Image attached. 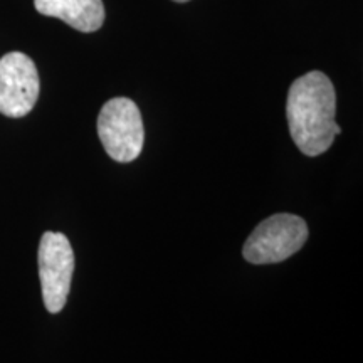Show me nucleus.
<instances>
[{
    "instance_id": "nucleus-1",
    "label": "nucleus",
    "mask_w": 363,
    "mask_h": 363,
    "mask_svg": "<svg viewBox=\"0 0 363 363\" xmlns=\"http://www.w3.org/2000/svg\"><path fill=\"white\" fill-rule=\"evenodd\" d=\"M335 113L337 93L328 76L311 71L294 81L288 91L286 116L299 152L318 157L333 145L335 136L342 133Z\"/></svg>"
},
{
    "instance_id": "nucleus-2",
    "label": "nucleus",
    "mask_w": 363,
    "mask_h": 363,
    "mask_svg": "<svg viewBox=\"0 0 363 363\" xmlns=\"http://www.w3.org/2000/svg\"><path fill=\"white\" fill-rule=\"evenodd\" d=\"M98 136L115 162L130 163L140 157L145 143L142 113L130 98H113L98 116Z\"/></svg>"
},
{
    "instance_id": "nucleus-3",
    "label": "nucleus",
    "mask_w": 363,
    "mask_h": 363,
    "mask_svg": "<svg viewBox=\"0 0 363 363\" xmlns=\"http://www.w3.org/2000/svg\"><path fill=\"white\" fill-rule=\"evenodd\" d=\"M308 225L301 217L276 214L262 220L244 244L242 254L251 264H276L289 259L305 246Z\"/></svg>"
},
{
    "instance_id": "nucleus-4",
    "label": "nucleus",
    "mask_w": 363,
    "mask_h": 363,
    "mask_svg": "<svg viewBox=\"0 0 363 363\" xmlns=\"http://www.w3.org/2000/svg\"><path fill=\"white\" fill-rule=\"evenodd\" d=\"M38 262L44 306L56 315L66 306L74 272V252L69 239L61 233H44L39 244Z\"/></svg>"
},
{
    "instance_id": "nucleus-5",
    "label": "nucleus",
    "mask_w": 363,
    "mask_h": 363,
    "mask_svg": "<svg viewBox=\"0 0 363 363\" xmlns=\"http://www.w3.org/2000/svg\"><path fill=\"white\" fill-rule=\"evenodd\" d=\"M39 72L24 52H9L0 57V113L22 118L33 111L39 98Z\"/></svg>"
},
{
    "instance_id": "nucleus-6",
    "label": "nucleus",
    "mask_w": 363,
    "mask_h": 363,
    "mask_svg": "<svg viewBox=\"0 0 363 363\" xmlns=\"http://www.w3.org/2000/svg\"><path fill=\"white\" fill-rule=\"evenodd\" d=\"M39 13L56 17L79 33H94L104 22L101 0H34Z\"/></svg>"
},
{
    "instance_id": "nucleus-7",
    "label": "nucleus",
    "mask_w": 363,
    "mask_h": 363,
    "mask_svg": "<svg viewBox=\"0 0 363 363\" xmlns=\"http://www.w3.org/2000/svg\"><path fill=\"white\" fill-rule=\"evenodd\" d=\"M174 2H189V0H174Z\"/></svg>"
}]
</instances>
